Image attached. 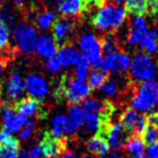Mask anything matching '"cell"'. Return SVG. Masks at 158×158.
Returning a JSON list of instances; mask_svg holds the SVG:
<instances>
[{
  "mask_svg": "<svg viewBox=\"0 0 158 158\" xmlns=\"http://www.w3.org/2000/svg\"><path fill=\"white\" fill-rule=\"evenodd\" d=\"M91 93V89L87 82L70 76H63L59 86L54 91V99H65L70 105H77L84 101Z\"/></svg>",
  "mask_w": 158,
  "mask_h": 158,
  "instance_id": "obj_1",
  "label": "cell"
},
{
  "mask_svg": "<svg viewBox=\"0 0 158 158\" xmlns=\"http://www.w3.org/2000/svg\"><path fill=\"white\" fill-rule=\"evenodd\" d=\"M131 107L141 113L151 112L158 103V82L154 80L132 85Z\"/></svg>",
  "mask_w": 158,
  "mask_h": 158,
  "instance_id": "obj_2",
  "label": "cell"
},
{
  "mask_svg": "<svg viewBox=\"0 0 158 158\" xmlns=\"http://www.w3.org/2000/svg\"><path fill=\"white\" fill-rule=\"evenodd\" d=\"M127 19V12L123 7L106 2L93 16V25L98 29L107 33L118 29Z\"/></svg>",
  "mask_w": 158,
  "mask_h": 158,
  "instance_id": "obj_3",
  "label": "cell"
},
{
  "mask_svg": "<svg viewBox=\"0 0 158 158\" xmlns=\"http://www.w3.org/2000/svg\"><path fill=\"white\" fill-rule=\"evenodd\" d=\"M130 77L133 81L143 82L153 80L157 74L154 61L148 54H136L130 62Z\"/></svg>",
  "mask_w": 158,
  "mask_h": 158,
  "instance_id": "obj_4",
  "label": "cell"
},
{
  "mask_svg": "<svg viewBox=\"0 0 158 158\" xmlns=\"http://www.w3.org/2000/svg\"><path fill=\"white\" fill-rule=\"evenodd\" d=\"M13 37L19 51L24 54H31L36 50L38 41V34L33 25L20 23L13 31Z\"/></svg>",
  "mask_w": 158,
  "mask_h": 158,
  "instance_id": "obj_5",
  "label": "cell"
},
{
  "mask_svg": "<svg viewBox=\"0 0 158 158\" xmlns=\"http://www.w3.org/2000/svg\"><path fill=\"white\" fill-rule=\"evenodd\" d=\"M78 44L81 54L86 57L89 64L93 65L95 68H99L103 53L100 38H97L92 34H85L79 38Z\"/></svg>",
  "mask_w": 158,
  "mask_h": 158,
  "instance_id": "obj_6",
  "label": "cell"
},
{
  "mask_svg": "<svg viewBox=\"0 0 158 158\" xmlns=\"http://www.w3.org/2000/svg\"><path fill=\"white\" fill-rule=\"evenodd\" d=\"M119 123L123 127L126 132H130L131 135L141 136L147 126L146 116L143 114H138L131 106H128L121 112L119 117Z\"/></svg>",
  "mask_w": 158,
  "mask_h": 158,
  "instance_id": "obj_7",
  "label": "cell"
},
{
  "mask_svg": "<svg viewBox=\"0 0 158 158\" xmlns=\"http://www.w3.org/2000/svg\"><path fill=\"white\" fill-rule=\"evenodd\" d=\"M75 24L74 19L70 18H60L54 21L52 26V37L56 44L60 47L69 44L75 31Z\"/></svg>",
  "mask_w": 158,
  "mask_h": 158,
  "instance_id": "obj_8",
  "label": "cell"
},
{
  "mask_svg": "<svg viewBox=\"0 0 158 158\" xmlns=\"http://www.w3.org/2000/svg\"><path fill=\"white\" fill-rule=\"evenodd\" d=\"M38 146L44 158H59V156L67 148V140L65 138L52 135L50 132H44Z\"/></svg>",
  "mask_w": 158,
  "mask_h": 158,
  "instance_id": "obj_9",
  "label": "cell"
},
{
  "mask_svg": "<svg viewBox=\"0 0 158 158\" xmlns=\"http://www.w3.org/2000/svg\"><path fill=\"white\" fill-rule=\"evenodd\" d=\"M125 129L121 126L120 123L117 121H110L107 125L101 128L100 132L98 134H101L107 140L110 148L113 151H121L123 149V144H125Z\"/></svg>",
  "mask_w": 158,
  "mask_h": 158,
  "instance_id": "obj_10",
  "label": "cell"
},
{
  "mask_svg": "<svg viewBox=\"0 0 158 158\" xmlns=\"http://www.w3.org/2000/svg\"><path fill=\"white\" fill-rule=\"evenodd\" d=\"M130 59L126 53L123 52H115L110 54H106L101 60L100 67L105 72H115V73H123L129 68Z\"/></svg>",
  "mask_w": 158,
  "mask_h": 158,
  "instance_id": "obj_11",
  "label": "cell"
},
{
  "mask_svg": "<svg viewBox=\"0 0 158 158\" xmlns=\"http://www.w3.org/2000/svg\"><path fill=\"white\" fill-rule=\"evenodd\" d=\"M13 110L19 114L24 115L25 117L31 116H38L39 118H42L44 116V110L41 107V102L35 98L27 97L20 99L12 105Z\"/></svg>",
  "mask_w": 158,
  "mask_h": 158,
  "instance_id": "obj_12",
  "label": "cell"
},
{
  "mask_svg": "<svg viewBox=\"0 0 158 158\" xmlns=\"http://www.w3.org/2000/svg\"><path fill=\"white\" fill-rule=\"evenodd\" d=\"M3 115V123L5 128L9 130L10 132H20L23 127L28 123V118L25 117L24 115L19 114L13 110L12 105L6 104L2 110Z\"/></svg>",
  "mask_w": 158,
  "mask_h": 158,
  "instance_id": "obj_13",
  "label": "cell"
},
{
  "mask_svg": "<svg viewBox=\"0 0 158 158\" xmlns=\"http://www.w3.org/2000/svg\"><path fill=\"white\" fill-rule=\"evenodd\" d=\"M24 89L31 98L37 100H42L50 90L46 79L36 75H29L26 77L24 81Z\"/></svg>",
  "mask_w": 158,
  "mask_h": 158,
  "instance_id": "obj_14",
  "label": "cell"
},
{
  "mask_svg": "<svg viewBox=\"0 0 158 158\" xmlns=\"http://www.w3.org/2000/svg\"><path fill=\"white\" fill-rule=\"evenodd\" d=\"M148 27L142 16H136L130 23L129 33H128L127 42L130 46H134L136 44H140L145 36L148 34Z\"/></svg>",
  "mask_w": 158,
  "mask_h": 158,
  "instance_id": "obj_15",
  "label": "cell"
},
{
  "mask_svg": "<svg viewBox=\"0 0 158 158\" xmlns=\"http://www.w3.org/2000/svg\"><path fill=\"white\" fill-rule=\"evenodd\" d=\"M57 10L65 18H75L84 14L88 10V5L86 0H62Z\"/></svg>",
  "mask_w": 158,
  "mask_h": 158,
  "instance_id": "obj_16",
  "label": "cell"
},
{
  "mask_svg": "<svg viewBox=\"0 0 158 158\" xmlns=\"http://www.w3.org/2000/svg\"><path fill=\"white\" fill-rule=\"evenodd\" d=\"M61 67H67L69 65H76L84 57L81 53L73 48L70 44H65L59 48L55 55Z\"/></svg>",
  "mask_w": 158,
  "mask_h": 158,
  "instance_id": "obj_17",
  "label": "cell"
},
{
  "mask_svg": "<svg viewBox=\"0 0 158 158\" xmlns=\"http://www.w3.org/2000/svg\"><path fill=\"white\" fill-rule=\"evenodd\" d=\"M36 51L44 59H52L56 55L57 44L53 37L49 35H44L38 39L37 44H36Z\"/></svg>",
  "mask_w": 158,
  "mask_h": 158,
  "instance_id": "obj_18",
  "label": "cell"
},
{
  "mask_svg": "<svg viewBox=\"0 0 158 158\" xmlns=\"http://www.w3.org/2000/svg\"><path fill=\"white\" fill-rule=\"evenodd\" d=\"M87 146L90 153H92L97 158H104L110 152L108 142L103 135L95 134L87 143Z\"/></svg>",
  "mask_w": 158,
  "mask_h": 158,
  "instance_id": "obj_19",
  "label": "cell"
},
{
  "mask_svg": "<svg viewBox=\"0 0 158 158\" xmlns=\"http://www.w3.org/2000/svg\"><path fill=\"white\" fill-rule=\"evenodd\" d=\"M85 120V112L80 106L78 105H70L68 108V133H74L75 131L79 129L84 125Z\"/></svg>",
  "mask_w": 158,
  "mask_h": 158,
  "instance_id": "obj_20",
  "label": "cell"
},
{
  "mask_svg": "<svg viewBox=\"0 0 158 158\" xmlns=\"http://www.w3.org/2000/svg\"><path fill=\"white\" fill-rule=\"evenodd\" d=\"M145 144L141 136L139 135H130L123 144V149L130 155L129 158H133L135 156H140L144 154Z\"/></svg>",
  "mask_w": 158,
  "mask_h": 158,
  "instance_id": "obj_21",
  "label": "cell"
},
{
  "mask_svg": "<svg viewBox=\"0 0 158 158\" xmlns=\"http://www.w3.org/2000/svg\"><path fill=\"white\" fill-rule=\"evenodd\" d=\"M6 89H7L8 97L11 100H16L24 90V85L22 82V79L15 70L10 75Z\"/></svg>",
  "mask_w": 158,
  "mask_h": 158,
  "instance_id": "obj_22",
  "label": "cell"
},
{
  "mask_svg": "<svg viewBox=\"0 0 158 158\" xmlns=\"http://www.w3.org/2000/svg\"><path fill=\"white\" fill-rule=\"evenodd\" d=\"M125 10L127 13L142 16L149 12V2L148 0H126Z\"/></svg>",
  "mask_w": 158,
  "mask_h": 158,
  "instance_id": "obj_23",
  "label": "cell"
},
{
  "mask_svg": "<svg viewBox=\"0 0 158 158\" xmlns=\"http://www.w3.org/2000/svg\"><path fill=\"white\" fill-rule=\"evenodd\" d=\"M140 48L148 54H155L158 52V31L153 29L148 31L145 38L140 42Z\"/></svg>",
  "mask_w": 158,
  "mask_h": 158,
  "instance_id": "obj_24",
  "label": "cell"
},
{
  "mask_svg": "<svg viewBox=\"0 0 158 158\" xmlns=\"http://www.w3.org/2000/svg\"><path fill=\"white\" fill-rule=\"evenodd\" d=\"M108 78H110V75H108L107 72L100 69V68H95L89 75L88 85L91 90H95L98 88H101Z\"/></svg>",
  "mask_w": 158,
  "mask_h": 158,
  "instance_id": "obj_25",
  "label": "cell"
},
{
  "mask_svg": "<svg viewBox=\"0 0 158 158\" xmlns=\"http://www.w3.org/2000/svg\"><path fill=\"white\" fill-rule=\"evenodd\" d=\"M100 40H101L102 50L105 53V55L118 52V50L120 49V46H119L118 41L113 33H107L102 38H100Z\"/></svg>",
  "mask_w": 158,
  "mask_h": 158,
  "instance_id": "obj_26",
  "label": "cell"
},
{
  "mask_svg": "<svg viewBox=\"0 0 158 158\" xmlns=\"http://www.w3.org/2000/svg\"><path fill=\"white\" fill-rule=\"evenodd\" d=\"M52 135L61 138L64 133H68L67 118L64 115H59L54 117L52 120V129L50 132Z\"/></svg>",
  "mask_w": 158,
  "mask_h": 158,
  "instance_id": "obj_27",
  "label": "cell"
},
{
  "mask_svg": "<svg viewBox=\"0 0 158 158\" xmlns=\"http://www.w3.org/2000/svg\"><path fill=\"white\" fill-rule=\"evenodd\" d=\"M85 128L88 132L90 133H99L100 127H101V121H100V117L97 114H92V113H85Z\"/></svg>",
  "mask_w": 158,
  "mask_h": 158,
  "instance_id": "obj_28",
  "label": "cell"
},
{
  "mask_svg": "<svg viewBox=\"0 0 158 158\" xmlns=\"http://www.w3.org/2000/svg\"><path fill=\"white\" fill-rule=\"evenodd\" d=\"M0 158H19V141L16 139L10 144L0 146Z\"/></svg>",
  "mask_w": 158,
  "mask_h": 158,
  "instance_id": "obj_29",
  "label": "cell"
},
{
  "mask_svg": "<svg viewBox=\"0 0 158 158\" xmlns=\"http://www.w3.org/2000/svg\"><path fill=\"white\" fill-rule=\"evenodd\" d=\"M56 20V14L52 11H44L37 18V26L40 29H48Z\"/></svg>",
  "mask_w": 158,
  "mask_h": 158,
  "instance_id": "obj_30",
  "label": "cell"
},
{
  "mask_svg": "<svg viewBox=\"0 0 158 158\" xmlns=\"http://www.w3.org/2000/svg\"><path fill=\"white\" fill-rule=\"evenodd\" d=\"M141 139L143 140L144 144H153V143L157 142L158 140V128L153 127V126L147 125L145 127L144 131L141 134Z\"/></svg>",
  "mask_w": 158,
  "mask_h": 158,
  "instance_id": "obj_31",
  "label": "cell"
},
{
  "mask_svg": "<svg viewBox=\"0 0 158 158\" xmlns=\"http://www.w3.org/2000/svg\"><path fill=\"white\" fill-rule=\"evenodd\" d=\"M89 68H90V64L87 61L86 57H82L78 63L75 65V76L79 80H85L88 76Z\"/></svg>",
  "mask_w": 158,
  "mask_h": 158,
  "instance_id": "obj_32",
  "label": "cell"
},
{
  "mask_svg": "<svg viewBox=\"0 0 158 158\" xmlns=\"http://www.w3.org/2000/svg\"><path fill=\"white\" fill-rule=\"evenodd\" d=\"M118 85L115 80L108 78L105 81V84L101 87V91L103 94H105L108 98H115L117 97V93H118Z\"/></svg>",
  "mask_w": 158,
  "mask_h": 158,
  "instance_id": "obj_33",
  "label": "cell"
},
{
  "mask_svg": "<svg viewBox=\"0 0 158 158\" xmlns=\"http://www.w3.org/2000/svg\"><path fill=\"white\" fill-rule=\"evenodd\" d=\"M9 25L0 18V49H6L9 46Z\"/></svg>",
  "mask_w": 158,
  "mask_h": 158,
  "instance_id": "obj_34",
  "label": "cell"
},
{
  "mask_svg": "<svg viewBox=\"0 0 158 158\" xmlns=\"http://www.w3.org/2000/svg\"><path fill=\"white\" fill-rule=\"evenodd\" d=\"M34 130H35V123H34V121H28V123L25 127H23L22 130L20 131V139L21 140H27L31 135Z\"/></svg>",
  "mask_w": 158,
  "mask_h": 158,
  "instance_id": "obj_35",
  "label": "cell"
},
{
  "mask_svg": "<svg viewBox=\"0 0 158 158\" xmlns=\"http://www.w3.org/2000/svg\"><path fill=\"white\" fill-rule=\"evenodd\" d=\"M13 141L14 138L9 130H7L5 128V129H2L0 131V146L1 145H8L11 142H13Z\"/></svg>",
  "mask_w": 158,
  "mask_h": 158,
  "instance_id": "obj_36",
  "label": "cell"
},
{
  "mask_svg": "<svg viewBox=\"0 0 158 158\" xmlns=\"http://www.w3.org/2000/svg\"><path fill=\"white\" fill-rule=\"evenodd\" d=\"M46 67H47V69L51 73H57V72H60V69H61V65H60L56 57L49 59L48 62L46 63Z\"/></svg>",
  "mask_w": 158,
  "mask_h": 158,
  "instance_id": "obj_37",
  "label": "cell"
},
{
  "mask_svg": "<svg viewBox=\"0 0 158 158\" xmlns=\"http://www.w3.org/2000/svg\"><path fill=\"white\" fill-rule=\"evenodd\" d=\"M147 158H158V142L149 144L147 146Z\"/></svg>",
  "mask_w": 158,
  "mask_h": 158,
  "instance_id": "obj_38",
  "label": "cell"
},
{
  "mask_svg": "<svg viewBox=\"0 0 158 158\" xmlns=\"http://www.w3.org/2000/svg\"><path fill=\"white\" fill-rule=\"evenodd\" d=\"M147 125L153 126V127L158 128V114L157 113H152L148 116H146Z\"/></svg>",
  "mask_w": 158,
  "mask_h": 158,
  "instance_id": "obj_39",
  "label": "cell"
},
{
  "mask_svg": "<svg viewBox=\"0 0 158 158\" xmlns=\"http://www.w3.org/2000/svg\"><path fill=\"white\" fill-rule=\"evenodd\" d=\"M26 153L29 158H40V156H41V151H40L39 146L31 147Z\"/></svg>",
  "mask_w": 158,
  "mask_h": 158,
  "instance_id": "obj_40",
  "label": "cell"
},
{
  "mask_svg": "<svg viewBox=\"0 0 158 158\" xmlns=\"http://www.w3.org/2000/svg\"><path fill=\"white\" fill-rule=\"evenodd\" d=\"M87 5L88 7H98V8H101L105 5L106 2H108V0H86Z\"/></svg>",
  "mask_w": 158,
  "mask_h": 158,
  "instance_id": "obj_41",
  "label": "cell"
},
{
  "mask_svg": "<svg viewBox=\"0 0 158 158\" xmlns=\"http://www.w3.org/2000/svg\"><path fill=\"white\" fill-rule=\"evenodd\" d=\"M59 158H77V156H76V154H75L73 151L66 148L65 151H64L63 153H62L61 155L59 156Z\"/></svg>",
  "mask_w": 158,
  "mask_h": 158,
  "instance_id": "obj_42",
  "label": "cell"
},
{
  "mask_svg": "<svg viewBox=\"0 0 158 158\" xmlns=\"http://www.w3.org/2000/svg\"><path fill=\"white\" fill-rule=\"evenodd\" d=\"M7 63H8V57H6L5 55H0V75L3 72Z\"/></svg>",
  "mask_w": 158,
  "mask_h": 158,
  "instance_id": "obj_43",
  "label": "cell"
},
{
  "mask_svg": "<svg viewBox=\"0 0 158 158\" xmlns=\"http://www.w3.org/2000/svg\"><path fill=\"white\" fill-rule=\"evenodd\" d=\"M13 2L15 3L19 8L22 9V8H24L25 5H26V0H13Z\"/></svg>",
  "mask_w": 158,
  "mask_h": 158,
  "instance_id": "obj_44",
  "label": "cell"
},
{
  "mask_svg": "<svg viewBox=\"0 0 158 158\" xmlns=\"http://www.w3.org/2000/svg\"><path fill=\"white\" fill-rule=\"evenodd\" d=\"M106 158H125V157H123V156H121V155H119V154L114 153V154H112V155H108Z\"/></svg>",
  "mask_w": 158,
  "mask_h": 158,
  "instance_id": "obj_45",
  "label": "cell"
},
{
  "mask_svg": "<svg viewBox=\"0 0 158 158\" xmlns=\"http://www.w3.org/2000/svg\"><path fill=\"white\" fill-rule=\"evenodd\" d=\"M19 158H29V157H28V155H27L26 152H22V153L19 155Z\"/></svg>",
  "mask_w": 158,
  "mask_h": 158,
  "instance_id": "obj_46",
  "label": "cell"
},
{
  "mask_svg": "<svg viewBox=\"0 0 158 158\" xmlns=\"http://www.w3.org/2000/svg\"><path fill=\"white\" fill-rule=\"evenodd\" d=\"M80 158H97L95 157V156H92V155H88V154H87V155H82L81 157Z\"/></svg>",
  "mask_w": 158,
  "mask_h": 158,
  "instance_id": "obj_47",
  "label": "cell"
},
{
  "mask_svg": "<svg viewBox=\"0 0 158 158\" xmlns=\"http://www.w3.org/2000/svg\"><path fill=\"white\" fill-rule=\"evenodd\" d=\"M42 1H46V2H61L62 0H42Z\"/></svg>",
  "mask_w": 158,
  "mask_h": 158,
  "instance_id": "obj_48",
  "label": "cell"
},
{
  "mask_svg": "<svg viewBox=\"0 0 158 158\" xmlns=\"http://www.w3.org/2000/svg\"><path fill=\"white\" fill-rule=\"evenodd\" d=\"M113 1H114L115 3H116V5H119V3H121L123 1V0H113Z\"/></svg>",
  "mask_w": 158,
  "mask_h": 158,
  "instance_id": "obj_49",
  "label": "cell"
},
{
  "mask_svg": "<svg viewBox=\"0 0 158 158\" xmlns=\"http://www.w3.org/2000/svg\"><path fill=\"white\" fill-rule=\"evenodd\" d=\"M154 0H148V2H153Z\"/></svg>",
  "mask_w": 158,
  "mask_h": 158,
  "instance_id": "obj_50",
  "label": "cell"
},
{
  "mask_svg": "<svg viewBox=\"0 0 158 158\" xmlns=\"http://www.w3.org/2000/svg\"><path fill=\"white\" fill-rule=\"evenodd\" d=\"M0 108H1V104H0Z\"/></svg>",
  "mask_w": 158,
  "mask_h": 158,
  "instance_id": "obj_51",
  "label": "cell"
},
{
  "mask_svg": "<svg viewBox=\"0 0 158 158\" xmlns=\"http://www.w3.org/2000/svg\"><path fill=\"white\" fill-rule=\"evenodd\" d=\"M157 104H158V103H157ZM157 114H158V110H157Z\"/></svg>",
  "mask_w": 158,
  "mask_h": 158,
  "instance_id": "obj_52",
  "label": "cell"
},
{
  "mask_svg": "<svg viewBox=\"0 0 158 158\" xmlns=\"http://www.w3.org/2000/svg\"><path fill=\"white\" fill-rule=\"evenodd\" d=\"M144 158H146V156H145V157H144Z\"/></svg>",
  "mask_w": 158,
  "mask_h": 158,
  "instance_id": "obj_53",
  "label": "cell"
},
{
  "mask_svg": "<svg viewBox=\"0 0 158 158\" xmlns=\"http://www.w3.org/2000/svg\"><path fill=\"white\" fill-rule=\"evenodd\" d=\"M0 1H1V0H0Z\"/></svg>",
  "mask_w": 158,
  "mask_h": 158,
  "instance_id": "obj_54",
  "label": "cell"
}]
</instances>
